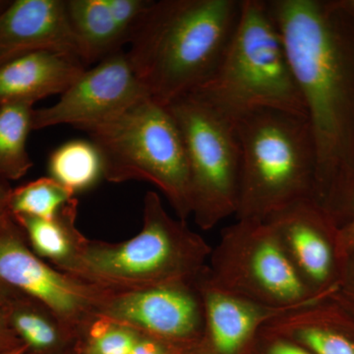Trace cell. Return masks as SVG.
<instances>
[{
  "instance_id": "cell-1",
  "label": "cell",
  "mask_w": 354,
  "mask_h": 354,
  "mask_svg": "<svg viewBox=\"0 0 354 354\" xmlns=\"http://www.w3.org/2000/svg\"><path fill=\"white\" fill-rule=\"evenodd\" d=\"M304 101L314 150L313 200L339 225L354 209V32L335 3L270 0Z\"/></svg>"
},
{
  "instance_id": "cell-2",
  "label": "cell",
  "mask_w": 354,
  "mask_h": 354,
  "mask_svg": "<svg viewBox=\"0 0 354 354\" xmlns=\"http://www.w3.org/2000/svg\"><path fill=\"white\" fill-rule=\"evenodd\" d=\"M242 0L153 1L127 57L153 101L169 106L213 75L234 36Z\"/></svg>"
},
{
  "instance_id": "cell-3",
  "label": "cell",
  "mask_w": 354,
  "mask_h": 354,
  "mask_svg": "<svg viewBox=\"0 0 354 354\" xmlns=\"http://www.w3.org/2000/svg\"><path fill=\"white\" fill-rule=\"evenodd\" d=\"M236 124L260 109L306 118L288 55L263 0H242L234 36L213 75L191 94Z\"/></svg>"
},
{
  "instance_id": "cell-4",
  "label": "cell",
  "mask_w": 354,
  "mask_h": 354,
  "mask_svg": "<svg viewBox=\"0 0 354 354\" xmlns=\"http://www.w3.org/2000/svg\"><path fill=\"white\" fill-rule=\"evenodd\" d=\"M212 249L185 221L167 213L158 193L149 191L139 234L118 243L86 239L68 274L114 291L196 281Z\"/></svg>"
},
{
  "instance_id": "cell-5",
  "label": "cell",
  "mask_w": 354,
  "mask_h": 354,
  "mask_svg": "<svg viewBox=\"0 0 354 354\" xmlns=\"http://www.w3.org/2000/svg\"><path fill=\"white\" fill-rule=\"evenodd\" d=\"M241 147L236 220L267 221L313 199L315 150L305 116L260 109L235 124Z\"/></svg>"
},
{
  "instance_id": "cell-6",
  "label": "cell",
  "mask_w": 354,
  "mask_h": 354,
  "mask_svg": "<svg viewBox=\"0 0 354 354\" xmlns=\"http://www.w3.org/2000/svg\"><path fill=\"white\" fill-rule=\"evenodd\" d=\"M83 131L101 151L104 179L152 183L167 197L179 220L186 223L192 216L185 147L167 106L147 97Z\"/></svg>"
},
{
  "instance_id": "cell-7",
  "label": "cell",
  "mask_w": 354,
  "mask_h": 354,
  "mask_svg": "<svg viewBox=\"0 0 354 354\" xmlns=\"http://www.w3.org/2000/svg\"><path fill=\"white\" fill-rule=\"evenodd\" d=\"M205 274L221 290L279 311L323 299L298 276L269 221L236 220L225 227Z\"/></svg>"
},
{
  "instance_id": "cell-8",
  "label": "cell",
  "mask_w": 354,
  "mask_h": 354,
  "mask_svg": "<svg viewBox=\"0 0 354 354\" xmlns=\"http://www.w3.org/2000/svg\"><path fill=\"white\" fill-rule=\"evenodd\" d=\"M167 108L185 147L192 216L202 230H212L239 208L241 155L235 124L192 95Z\"/></svg>"
},
{
  "instance_id": "cell-9",
  "label": "cell",
  "mask_w": 354,
  "mask_h": 354,
  "mask_svg": "<svg viewBox=\"0 0 354 354\" xmlns=\"http://www.w3.org/2000/svg\"><path fill=\"white\" fill-rule=\"evenodd\" d=\"M0 281L46 305L77 341L99 317L106 292L38 257L11 214L0 220Z\"/></svg>"
},
{
  "instance_id": "cell-10",
  "label": "cell",
  "mask_w": 354,
  "mask_h": 354,
  "mask_svg": "<svg viewBox=\"0 0 354 354\" xmlns=\"http://www.w3.org/2000/svg\"><path fill=\"white\" fill-rule=\"evenodd\" d=\"M99 316L152 337L174 354L194 348L205 322L198 279L140 290H106Z\"/></svg>"
},
{
  "instance_id": "cell-11",
  "label": "cell",
  "mask_w": 354,
  "mask_h": 354,
  "mask_svg": "<svg viewBox=\"0 0 354 354\" xmlns=\"http://www.w3.org/2000/svg\"><path fill=\"white\" fill-rule=\"evenodd\" d=\"M147 97L127 53L118 51L86 69L55 104L34 109L32 130L64 124L84 130L111 120Z\"/></svg>"
},
{
  "instance_id": "cell-12",
  "label": "cell",
  "mask_w": 354,
  "mask_h": 354,
  "mask_svg": "<svg viewBox=\"0 0 354 354\" xmlns=\"http://www.w3.org/2000/svg\"><path fill=\"white\" fill-rule=\"evenodd\" d=\"M267 221L305 286L316 297H332L346 260L337 223L313 199L295 203Z\"/></svg>"
},
{
  "instance_id": "cell-13",
  "label": "cell",
  "mask_w": 354,
  "mask_h": 354,
  "mask_svg": "<svg viewBox=\"0 0 354 354\" xmlns=\"http://www.w3.org/2000/svg\"><path fill=\"white\" fill-rule=\"evenodd\" d=\"M38 50L60 51L81 59L66 0H15L0 9V65Z\"/></svg>"
},
{
  "instance_id": "cell-14",
  "label": "cell",
  "mask_w": 354,
  "mask_h": 354,
  "mask_svg": "<svg viewBox=\"0 0 354 354\" xmlns=\"http://www.w3.org/2000/svg\"><path fill=\"white\" fill-rule=\"evenodd\" d=\"M198 286L204 304V329L188 354H245L266 324L286 312L221 290L209 281L205 271Z\"/></svg>"
},
{
  "instance_id": "cell-15",
  "label": "cell",
  "mask_w": 354,
  "mask_h": 354,
  "mask_svg": "<svg viewBox=\"0 0 354 354\" xmlns=\"http://www.w3.org/2000/svg\"><path fill=\"white\" fill-rule=\"evenodd\" d=\"M153 0H66L81 59L88 64L121 50L130 43Z\"/></svg>"
},
{
  "instance_id": "cell-16",
  "label": "cell",
  "mask_w": 354,
  "mask_h": 354,
  "mask_svg": "<svg viewBox=\"0 0 354 354\" xmlns=\"http://www.w3.org/2000/svg\"><path fill=\"white\" fill-rule=\"evenodd\" d=\"M87 69L75 55L55 50L25 53L0 65V104L35 102L64 94Z\"/></svg>"
},
{
  "instance_id": "cell-17",
  "label": "cell",
  "mask_w": 354,
  "mask_h": 354,
  "mask_svg": "<svg viewBox=\"0 0 354 354\" xmlns=\"http://www.w3.org/2000/svg\"><path fill=\"white\" fill-rule=\"evenodd\" d=\"M326 299L283 312L264 328L313 354H354L351 319L342 309L326 304Z\"/></svg>"
},
{
  "instance_id": "cell-18",
  "label": "cell",
  "mask_w": 354,
  "mask_h": 354,
  "mask_svg": "<svg viewBox=\"0 0 354 354\" xmlns=\"http://www.w3.org/2000/svg\"><path fill=\"white\" fill-rule=\"evenodd\" d=\"M0 310L26 354H73L77 339L36 298L0 281Z\"/></svg>"
},
{
  "instance_id": "cell-19",
  "label": "cell",
  "mask_w": 354,
  "mask_h": 354,
  "mask_svg": "<svg viewBox=\"0 0 354 354\" xmlns=\"http://www.w3.org/2000/svg\"><path fill=\"white\" fill-rule=\"evenodd\" d=\"M78 200H73L53 220L13 216L22 228L32 252L58 271L68 274L80 254L84 236L76 227Z\"/></svg>"
},
{
  "instance_id": "cell-20",
  "label": "cell",
  "mask_w": 354,
  "mask_h": 354,
  "mask_svg": "<svg viewBox=\"0 0 354 354\" xmlns=\"http://www.w3.org/2000/svg\"><path fill=\"white\" fill-rule=\"evenodd\" d=\"M48 171L51 178L75 195L104 179V158L92 140H70L50 153Z\"/></svg>"
},
{
  "instance_id": "cell-21",
  "label": "cell",
  "mask_w": 354,
  "mask_h": 354,
  "mask_svg": "<svg viewBox=\"0 0 354 354\" xmlns=\"http://www.w3.org/2000/svg\"><path fill=\"white\" fill-rule=\"evenodd\" d=\"M34 104L11 102L0 104V177L18 180L27 174L32 162L27 139L32 131Z\"/></svg>"
},
{
  "instance_id": "cell-22",
  "label": "cell",
  "mask_w": 354,
  "mask_h": 354,
  "mask_svg": "<svg viewBox=\"0 0 354 354\" xmlns=\"http://www.w3.org/2000/svg\"><path fill=\"white\" fill-rule=\"evenodd\" d=\"M73 354H174L138 330L99 316L76 342Z\"/></svg>"
},
{
  "instance_id": "cell-23",
  "label": "cell",
  "mask_w": 354,
  "mask_h": 354,
  "mask_svg": "<svg viewBox=\"0 0 354 354\" xmlns=\"http://www.w3.org/2000/svg\"><path fill=\"white\" fill-rule=\"evenodd\" d=\"M74 196L51 177H41L11 191L9 211L12 216L53 220L76 199Z\"/></svg>"
},
{
  "instance_id": "cell-24",
  "label": "cell",
  "mask_w": 354,
  "mask_h": 354,
  "mask_svg": "<svg viewBox=\"0 0 354 354\" xmlns=\"http://www.w3.org/2000/svg\"><path fill=\"white\" fill-rule=\"evenodd\" d=\"M255 354H313L301 344L262 328L254 341Z\"/></svg>"
},
{
  "instance_id": "cell-25",
  "label": "cell",
  "mask_w": 354,
  "mask_h": 354,
  "mask_svg": "<svg viewBox=\"0 0 354 354\" xmlns=\"http://www.w3.org/2000/svg\"><path fill=\"white\" fill-rule=\"evenodd\" d=\"M21 346H23L22 342L9 327L6 317L0 310V353L21 348Z\"/></svg>"
},
{
  "instance_id": "cell-26",
  "label": "cell",
  "mask_w": 354,
  "mask_h": 354,
  "mask_svg": "<svg viewBox=\"0 0 354 354\" xmlns=\"http://www.w3.org/2000/svg\"><path fill=\"white\" fill-rule=\"evenodd\" d=\"M342 279L344 281V286H346L348 301L354 304V251L346 252V264H344Z\"/></svg>"
},
{
  "instance_id": "cell-27",
  "label": "cell",
  "mask_w": 354,
  "mask_h": 354,
  "mask_svg": "<svg viewBox=\"0 0 354 354\" xmlns=\"http://www.w3.org/2000/svg\"><path fill=\"white\" fill-rule=\"evenodd\" d=\"M341 239L344 251H354V209L348 223L341 228Z\"/></svg>"
},
{
  "instance_id": "cell-28",
  "label": "cell",
  "mask_w": 354,
  "mask_h": 354,
  "mask_svg": "<svg viewBox=\"0 0 354 354\" xmlns=\"http://www.w3.org/2000/svg\"><path fill=\"white\" fill-rule=\"evenodd\" d=\"M12 188L9 185L8 181L0 177V220L9 215V197H10Z\"/></svg>"
},
{
  "instance_id": "cell-29",
  "label": "cell",
  "mask_w": 354,
  "mask_h": 354,
  "mask_svg": "<svg viewBox=\"0 0 354 354\" xmlns=\"http://www.w3.org/2000/svg\"><path fill=\"white\" fill-rule=\"evenodd\" d=\"M335 4L346 16L354 18V0H344V1L335 2Z\"/></svg>"
},
{
  "instance_id": "cell-30",
  "label": "cell",
  "mask_w": 354,
  "mask_h": 354,
  "mask_svg": "<svg viewBox=\"0 0 354 354\" xmlns=\"http://www.w3.org/2000/svg\"><path fill=\"white\" fill-rule=\"evenodd\" d=\"M26 351H27V348L23 346L21 348L11 349V351H2L0 354H26Z\"/></svg>"
},
{
  "instance_id": "cell-31",
  "label": "cell",
  "mask_w": 354,
  "mask_h": 354,
  "mask_svg": "<svg viewBox=\"0 0 354 354\" xmlns=\"http://www.w3.org/2000/svg\"></svg>"
}]
</instances>
